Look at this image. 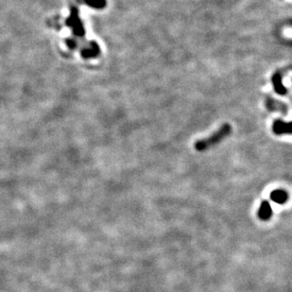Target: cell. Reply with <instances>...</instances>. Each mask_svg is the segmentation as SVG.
I'll use <instances>...</instances> for the list:
<instances>
[{
	"mask_svg": "<svg viewBox=\"0 0 292 292\" xmlns=\"http://www.w3.org/2000/svg\"><path fill=\"white\" fill-rule=\"evenodd\" d=\"M272 216V209L270 206V203L268 200L264 199L260 203V207L258 209V218L263 220V221H268Z\"/></svg>",
	"mask_w": 292,
	"mask_h": 292,
	"instance_id": "cell-2",
	"label": "cell"
},
{
	"mask_svg": "<svg viewBox=\"0 0 292 292\" xmlns=\"http://www.w3.org/2000/svg\"><path fill=\"white\" fill-rule=\"evenodd\" d=\"M231 132H232L231 126L229 124H224L219 128V130L218 132L213 133L211 136L198 140L195 144V148L198 151H204L207 148H210L215 145L219 144L220 141H222L227 136H229V134L231 133Z\"/></svg>",
	"mask_w": 292,
	"mask_h": 292,
	"instance_id": "cell-1",
	"label": "cell"
},
{
	"mask_svg": "<svg viewBox=\"0 0 292 292\" xmlns=\"http://www.w3.org/2000/svg\"><path fill=\"white\" fill-rule=\"evenodd\" d=\"M283 71L284 70L277 71L272 77V81H273L275 91L280 95H285V94L288 93L287 88L282 84V78H283V75H284Z\"/></svg>",
	"mask_w": 292,
	"mask_h": 292,
	"instance_id": "cell-3",
	"label": "cell"
},
{
	"mask_svg": "<svg viewBox=\"0 0 292 292\" xmlns=\"http://www.w3.org/2000/svg\"><path fill=\"white\" fill-rule=\"evenodd\" d=\"M270 199L278 204H285L289 199V193L284 189H276L271 192Z\"/></svg>",
	"mask_w": 292,
	"mask_h": 292,
	"instance_id": "cell-4",
	"label": "cell"
},
{
	"mask_svg": "<svg viewBox=\"0 0 292 292\" xmlns=\"http://www.w3.org/2000/svg\"><path fill=\"white\" fill-rule=\"evenodd\" d=\"M86 2L93 8H103L106 4L105 0H86Z\"/></svg>",
	"mask_w": 292,
	"mask_h": 292,
	"instance_id": "cell-7",
	"label": "cell"
},
{
	"mask_svg": "<svg viewBox=\"0 0 292 292\" xmlns=\"http://www.w3.org/2000/svg\"><path fill=\"white\" fill-rule=\"evenodd\" d=\"M291 128H292L291 123H287L282 120H275L273 123V132L276 134H284V133L291 134L292 133Z\"/></svg>",
	"mask_w": 292,
	"mask_h": 292,
	"instance_id": "cell-5",
	"label": "cell"
},
{
	"mask_svg": "<svg viewBox=\"0 0 292 292\" xmlns=\"http://www.w3.org/2000/svg\"><path fill=\"white\" fill-rule=\"evenodd\" d=\"M267 107L271 111H280L283 114H287V112H288V107L286 104L277 101L275 99H272V98L267 99Z\"/></svg>",
	"mask_w": 292,
	"mask_h": 292,
	"instance_id": "cell-6",
	"label": "cell"
}]
</instances>
